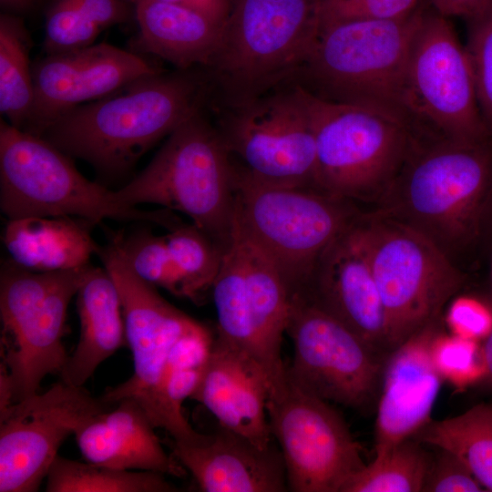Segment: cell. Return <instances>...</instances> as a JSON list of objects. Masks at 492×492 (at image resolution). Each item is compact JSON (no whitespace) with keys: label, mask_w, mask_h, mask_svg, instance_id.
Segmentation results:
<instances>
[{"label":"cell","mask_w":492,"mask_h":492,"mask_svg":"<svg viewBox=\"0 0 492 492\" xmlns=\"http://www.w3.org/2000/svg\"><path fill=\"white\" fill-rule=\"evenodd\" d=\"M415 141L474 143L492 135L477 103L469 60L447 17L425 11L408 53L404 84Z\"/></svg>","instance_id":"12"},{"label":"cell","mask_w":492,"mask_h":492,"mask_svg":"<svg viewBox=\"0 0 492 492\" xmlns=\"http://www.w3.org/2000/svg\"><path fill=\"white\" fill-rule=\"evenodd\" d=\"M90 221L76 217L31 216L8 220L3 243L9 261L36 272L79 269L89 264L98 245Z\"/></svg>","instance_id":"26"},{"label":"cell","mask_w":492,"mask_h":492,"mask_svg":"<svg viewBox=\"0 0 492 492\" xmlns=\"http://www.w3.org/2000/svg\"><path fill=\"white\" fill-rule=\"evenodd\" d=\"M168 231L166 242L185 282L188 299L198 302L211 290L224 250L192 222L179 220Z\"/></svg>","instance_id":"31"},{"label":"cell","mask_w":492,"mask_h":492,"mask_svg":"<svg viewBox=\"0 0 492 492\" xmlns=\"http://www.w3.org/2000/svg\"><path fill=\"white\" fill-rule=\"evenodd\" d=\"M155 428L143 408L125 398L91 417L74 436L88 462L183 477L185 468L164 450Z\"/></svg>","instance_id":"23"},{"label":"cell","mask_w":492,"mask_h":492,"mask_svg":"<svg viewBox=\"0 0 492 492\" xmlns=\"http://www.w3.org/2000/svg\"><path fill=\"white\" fill-rule=\"evenodd\" d=\"M484 340L485 342L482 345L486 364V375L483 381L489 387H492V330Z\"/></svg>","instance_id":"43"},{"label":"cell","mask_w":492,"mask_h":492,"mask_svg":"<svg viewBox=\"0 0 492 492\" xmlns=\"http://www.w3.org/2000/svg\"><path fill=\"white\" fill-rule=\"evenodd\" d=\"M492 189V137L413 142L374 211L422 234L452 261L478 241Z\"/></svg>","instance_id":"3"},{"label":"cell","mask_w":492,"mask_h":492,"mask_svg":"<svg viewBox=\"0 0 492 492\" xmlns=\"http://www.w3.org/2000/svg\"><path fill=\"white\" fill-rule=\"evenodd\" d=\"M438 320L391 352L384 364L374 424V457L415 436L431 420L442 377L432 358Z\"/></svg>","instance_id":"20"},{"label":"cell","mask_w":492,"mask_h":492,"mask_svg":"<svg viewBox=\"0 0 492 492\" xmlns=\"http://www.w3.org/2000/svg\"><path fill=\"white\" fill-rule=\"evenodd\" d=\"M298 87L314 133L316 188L376 203L411 149L408 128L384 112L324 100Z\"/></svg>","instance_id":"10"},{"label":"cell","mask_w":492,"mask_h":492,"mask_svg":"<svg viewBox=\"0 0 492 492\" xmlns=\"http://www.w3.org/2000/svg\"><path fill=\"white\" fill-rule=\"evenodd\" d=\"M431 351L442 379L457 389L477 383L486 375L483 345L477 340L439 333Z\"/></svg>","instance_id":"33"},{"label":"cell","mask_w":492,"mask_h":492,"mask_svg":"<svg viewBox=\"0 0 492 492\" xmlns=\"http://www.w3.org/2000/svg\"><path fill=\"white\" fill-rule=\"evenodd\" d=\"M286 333L293 358L288 380L328 403L360 413L376 409L386 359L337 319L299 297H291Z\"/></svg>","instance_id":"15"},{"label":"cell","mask_w":492,"mask_h":492,"mask_svg":"<svg viewBox=\"0 0 492 492\" xmlns=\"http://www.w3.org/2000/svg\"><path fill=\"white\" fill-rule=\"evenodd\" d=\"M211 292L216 336L256 362L270 387L279 382L286 369L282 346L291 293L273 261L235 226Z\"/></svg>","instance_id":"13"},{"label":"cell","mask_w":492,"mask_h":492,"mask_svg":"<svg viewBox=\"0 0 492 492\" xmlns=\"http://www.w3.org/2000/svg\"><path fill=\"white\" fill-rule=\"evenodd\" d=\"M232 163L233 226L273 261L291 297L302 293L323 252L362 212L314 188L261 182Z\"/></svg>","instance_id":"7"},{"label":"cell","mask_w":492,"mask_h":492,"mask_svg":"<svg viewBox=\"0 0 492 492\" xmlns=\"http://www.w3.org/2000/svg\"><path fill=\"white\" fill-rule=\"evenodd\" d=\"M267 415L281 448L288 490L342 492L366 465L342 415L328 402L295 386L286 374L270 387Z\"/></svg>","instance_id":"16"},{"label":"cell","mask_w":492,"mask_h":492,"mask_svg":"<svg viewBox=\"0 0 492 492\" xmlns=\"http://www.w3.org/2000/svg\"><path fill=\"white\" fill-rule=\"evenodd\" d=\"M432 457L423 491L477 492L486 491L468 468L450 452L438 448Z\"/></svg>","instance_id":"37"},{"label":"cell","mask_w":492,"mask_h":492,"mask_svg":"<svg viewBox=\"0 0 492 492\" xmlns=\"http://www.w3.org/2000/svg\"><path fill=\"white\" fill-rule=\"evenodd\" d=\"M83 13L101 29L130 18V5L125 0H75Z\"/></svg>","instance_id":"39"},{"label":"cell","mask_w":492,"mask_h":492,"mask_svg":"<svg viewBox=\"0 0 492 492\" xmlns=\"http://www.w3.org/2000/svg\"><path fill=\"white\" fill-rule=\"evenodd\" d=\"M197 11L223 26L227 19L232 0H165Z\"/></svg>","instance_id":"41"},{"label":"cell","mask_w":492,"mask_h":492,"mask_svg":"<svg viewBox=\"0 0 492 492\" xmlns=\"http://www.w3.org/2000/svg\"><path fill=\"white\" fill-rule=\"evenodd\" d=\"M86 266L36 272L8 261L0 273V406L38 393L46 375L60 374L67 313Z\"/></svg>","instance_id":"9"},{"label":"cell","mask_w":492,"mask_h":492,"mask_svg":"<svg viewBox=\"0 0 492 492\" xmlns=\"http://www.w3.org/2000/svg\"><path fill=\"white\" fill-rule=\"evenodd\" d=\"M438 14L449 16H462L466 19L486 8L492 0H431Z\"/></svg>","instance_id":"40"},{"label":"cell","mask_w":492,"mask_h":492,"mask_svg":"<svg viewBox=\"0 0 492 492\" xmlns=\"http://www.w3.org/2000/svg\"><path fill=\"white\" fill-rule=\"evenodd\" d=\"M110 239L139 279L188 299L185 282L172 260L165 236L140 228L128 234L112 233Z\"/></svg>","instance_id":"32"},{"label":"cell","mask_w":492,"mask_h":492,"mask_svg":"<svg viewBox=\"0 0 492 492\" xmlns=\"http://www.w3.org/2000/svg\"><path fill=\"white\" fill-rule=\"evenodd\" d=\"M466 20L468 28L465 48L479 110L492 135V3Z\"/></svg>","instance_id":"34"},{"label":"cell","mask_w":492,"mask_h":492,"mask_svg":"<svg viewBox=\"0 0 492 492\" xmlns=\"http://www.w3.org/2000/svg\"><path fill=\"white\" fill-rule=\"evenodd\" d=\"M412 437L453 454L486 491H492V402L453 417L432 419Z\"/></svg>","instance_id":"27"},{"label":"cell","mask_w":492,"mask_h":492,"mask_svg":"<svg viewBox=\"0 0 492 492\" xmlns=\"http://www.w3.org/2000/svg\"><path fill=\"white\" fill-rule=\"evenodd\" d=\"M76 298L80 335L59 375L68 384L83 386L127 339L120 294L104 267L86 266Z\"/></svg>","instance_id":"24"},{"label":"cell","mask_w":492,"mask_h":492,"mask_svg":"<svg viewBox=\"0 0 492 492\" xmlns=\"http://www.w3.org/2000/svg\"><path fill=\"white\" fill-rule=\"evenodd\" d=\"M358 227L387 321L389 353L439 319L463 274L430 240L376 211Z\"/></svg>","instance_id":"11"},{"label":"cell","mask_w":492,"mask_h":492,"mask_svg":"<svg viewBox=\"0 0 492 492\" xmlns=\"http://www.w3.org/2000/svg\"><path fill=\"white\" fill-rule=\"evenodd\" d=\"M419 0H318V26L350 20H396L418 7Z\"/></svg>","instance_id":"36"},{"label":"cell","mask_w":492,"mask_h":492,"mask_svg":"<svg viewBox=\"0 0 492 492\" xmlns=\"http://www.w3.org/2000/svg\"><path fill=\"white\" fill-rule=\"evenodd\" d=\"M97 255L118 289L127 344L133 359L128 379L108 389L101 398L109 405L133 399L154 426L166 430L172 441L197 440L201 434L174 410L169 392L174 385L201 375L215 335L208 326L166 301L156 287L139 279L113 241L99 246Z\"/></svg>","instance_id":"1"},{"label":"cell","mask_w":492,"mask_h":492,"mask_svg":"<svg viewBox=\"0 0 492 492\" xmlns=\"http://www.w3.org/2000/svg\"><path fill=\"white\" fill-rule=\"evenodd\" d=\"M318 0H232L217 51L203 68L209 108L247 103L289 82L317 30Z\"/></svg>","instance_id":"5"},{"label":"cell","mask_w":492,"mask_h":492,"mask_svg":"<svg viewBox=\"0 0 492 492\" xmlns=\"http://www.w3.org/2000/svg\"><path fill=\"white\" fill-rule=\"evenodd\" d=\"M212 111L231 158L251 178L317 189L314 133L296 84L284 83L247 103Z\"/></svg>","instance_id":"14"},{"label":"cell","mask_w":492,"mask_h":492,"mask_svg":"<svg viewBox=\"0 0 492 492\" xmlns=\"http://www.w3.org/2000/svg\"><path fill=\"white\" fill-rule=\"evenodd\" d=\"M425 9L396 20L317 26L290 83L324 100L384 112L409 130L404 84L410 45Z\"/></svg>","instance_id":"4"},{"label":"cell","mask_w":492,"mask_h":492,"mask_svg":"<svg viewBox=\"0 0 492 492\" xmlns=\"http://www.w3.org/2000/svg\"><path fill=\"white\" fill-rule=\"evenodd\" d=\"M359 217L326 248L304 291L293 296L318 306L386 357V314L360 234Z\"/></svg>","instance_id":"19"},{"label":"cell","mask_w":492,"mask_h":492,"mask_svg":"<svg viewBox=\"0 0 492 492\" xmlns=\"http://www.w3.org/2000/svg\"><path fill=\"white\" fill-rule=\"evenodd\" d=\"M101 30L75 0H56L46 15L44 49L48 55L83 48L93 45Z\"/></svg>","instance_id":"35"},{"label":"cell","mask_w":492,"mask_h":492,"mask_svg":"<svg viewBox=\"0 0 492 492\" xmlns=\"http://www.w3.org/2000/svg\"><path fill=\"white\" fill-rule=\"evenodd\" d=\"M210 87L201 67L159 72L53 121L43 137L108 179L125 176L158 141L209 108Z\"/></svg>","instance_id":"2"},{"label":"cell","mask_w":492,"mask_h":492,"mask_svg":"<svg viewBox=\"0 0 492 492\" xmlns=\"http://www.w3.org/2000/svg\"><path fill=\"white\" fill-rule=\"evenodd\" d=\"M453 333L479 341L492 330V313L475 300H460L453 303L448 313Z\"/></svg>","instance_id":"38"},{"label":"cell","mask_w":492,"mask_h":492,"mask_svg":"<svg viewBox=\"0 0 492 492\" xmlns=\"http://www.w3.org/2000/svg\"><path fill=\"white\" fill-rule=\"evenodd\" d=\"M113 406L62 380L0 409V492H34L69 436Z\"/></svg>","instance_id":"17"},{"label":"cell","mask_w":492,"mask_h":492,"mask_svg":"<svg viewBox=\"0 0 492 492\" xmlns=\"http://www.w3.org/2000/svg\"><path fill=\"white\" fill-rule=\"evenodd\" d=\"M30 37L23 21L0 16V111L12 126L23 129L34 102Z\"/></svg>","instance_id":"28"},{"label":"cell","mask_w":492,"mask_h":492,"mask_svg":"<svg viewBox=\"0 0 492 492\" xmlns=\"http://www.w3.org/2000/svg\"><path fill=\"white\" fill-rule=\"evenodd\" d=\"M172 455L205 492L288 490L282 456L273 445L261 449L219 425L191 442L172 441Z\"/></svg>","instance_id":"22"},{"label":"cell","mask_w":492,"mask_h":492,"mask_svg":"<svg viewBox=\"0 0 492 492\" xmlns=\"http://www.w3.org/2000/svg\"><path fill=\"white\" fill-rule=\"evenodd\" d=\"M166 475L117 469L57 456L46 476L48 492H174L179 487Z\"/></svg>","instance_id":"29"},{"label":"cell","mask_w":492,"mask_h":492,"mask_svg":"<svg viewBox=\"0 0 492 492\" xmlns=\"http://www.w3.org/2000/svg\"><path fill=\"white\" fill-rule=\"evenodd\" d=\"M485 237L492 239V189L484 205L479 222L478 241Z\"/></svg>","instance_id":"42"},{"label":"cell","mask_w":492,"mask_h":492,"mask_svg":"<svg viewBox=\"0 0 492 492\" xmlns=\"http://www.w3.org/2000/svg\"><path fill=\"white\" fill-rule=\"evenodd\" d=\"M0 208L8 220L77 217L97 224L109 219L165 229L177 218L169 210L148 211L118 202L114 190L83 176L67 154L5 119L0 121Z\"/></svg>","instance_id":"8"},{"label":"cell","mask_w":492,"mask_h":492,"mask_svg":"<svg viewBox=\"0 0 492 492\" xmlns=\"http://www.w3.org/2000/svg\"><path fill=\"white\" fill-rule=\"evenodd\" d=\"M162 71L141 54L107 43L48 54L32 65L34 102L23 130L42 136L53 121L74 108Z\"/></svg>","instance_id":"18"},{"label":"cell","mask_w":492,"mask_h":492,"mask_svg":"<svg viewBox=\"0 0 492 492\" xmlns=\"http://www.w3.org/2000/svg\"><path fill=\"white\" fill-rule=\"evenodd\" d=\"M37 0H0L1 5L13 12H24L29 9Z\"/></svg>","instance_id":"44"},{"label":"cell","mask_w":492,"mask_h":492,"mask_svg":"<svg viewBox=\"0 0 492 492\" xmlns=\"http://www.w3.org/2000/svg\"><path fill=\"white\" fill-rule=\"evenodd\" d=\"M114 191L127 206L150 203L183 213L223 250L231 240L233 163L206 109L174 129L148 166Z\"/></svg>","instance_id":"6"},{"label":"cell","mask_w":492,"mask_h":492,"mask_svg":"<svg viewBox=\"0 0 492 492\" xmlns=\"http://www.w3.org/2000/svg\"><path fill=\"white\" fill-rule=\"evenodd\" d=\"M135 14L139 31L131 51L158 56L177 69L206 68L210 64L222 26L165 0H138Z\"/></svg>","instance_id":"25"},{"label":"cell","mask_w":492,"mask_h":492,"mask_svg":"<svg viewBox=\"0 0 492 492\" xmlns=\"http://www.w3.org/2000/svg\"><path fill=\"white\" fill-rule=\"evenodd\" d=\"M270 385L256 362L215 335L190 399L203 405L219 425L267 449L273 445L267 415Z\"/></svg>","instance_id":"21"},{"label":"cell","mask_w":492,"mask_h":492,"mask_svg":"<svg viewBox=\"0 0 492 492\" xmlns=\"http://www.w3.org/2000/svg\"><path fill=\"white\" fill-rule=\"evenodd\" d=\"M125 1L129 3V4L136 5L138 0H125Z\"/></svg>","instance_id":"45"},{"label":"cell","mask_w":492,"mask_h":492,"mask_svg":"<svg viewBox=\"0 0 492 492\" xmlns=\"http://www.w3.org/2000/svg\"><path fill=\"white\" fill-rule=\"evenodd\" d=\"M431 459L422 443L407 438L353 475L342 492L423 491Z\"/></svg>","instance_id":"30"}]
</instances>
